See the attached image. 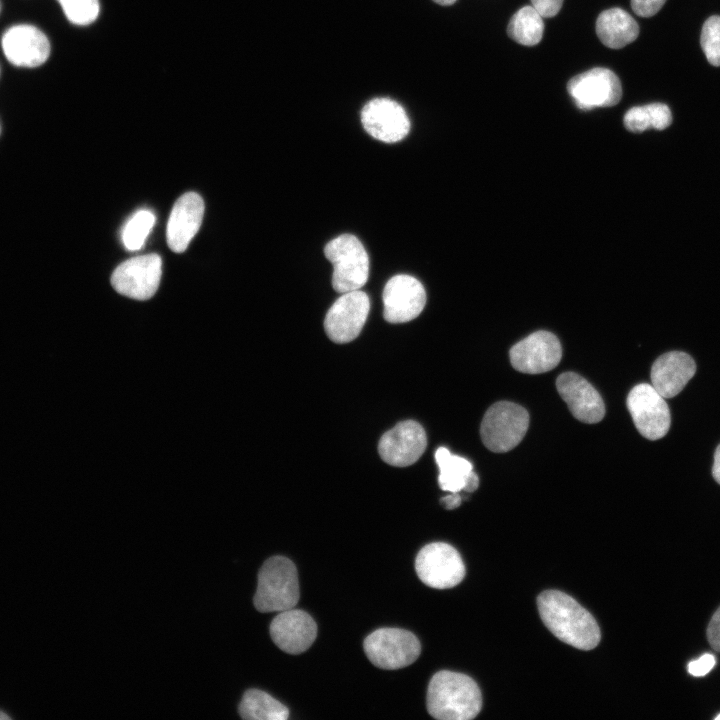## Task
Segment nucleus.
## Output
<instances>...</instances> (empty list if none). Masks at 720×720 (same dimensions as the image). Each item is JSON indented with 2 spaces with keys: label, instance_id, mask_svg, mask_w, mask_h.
Instances as JSON below:
<instances>
[{
  "label": "nucleus",
  "instance_id": "nucleus-1",
  "mask_svg": "<svg viewBox=\"0 0 720 720\" xmlns=\"http://www.w3.org/2000/svg\"><path fill=\"white\" fill-rule=\"evenodd\" d=\"M545 626L562 642L581 650L595 648L601 638L594 617L569 595L547 590L537 598Z\"/></svg>",
  "mask_w": 720,
  "mask_h": 720
},
{
  "label": "nucleus",
  "instance_id": "nucleus-2",
  "mask_svg": "<svg viewBox=\"0 0 720 720\" xmlns=\"http://www.w3.org/2000/svg\"><path fill=\"white\" fill-rule=\"evenodd\" d=\"M428 713L439 720H470L482 707L481 692L467 675L439 671L431 678L426 696Z\"/></svg>",
  "mask_w": 720,
  "mask_h": 720
},
{
  "label": "nucleus",
  "instance_id": "nucleus-3",
  "mask_svg": "<svg viewBox=\"0 0 720 720\" xmlns=\"http://www.w3.org/2000/svg\"><path fill=\"white\" fill-rule=\"evenodd\" d=\"M300 597L297 569L284 556L268 558L258 573L253 603L259 612H281L294 608Z\"/></svg>",
  "mask_w": 720,
  "mask_h": 720
},
{
  "label": "nucleus",
  "instance_id": "nucleus-4",
  "mask_svg": "<svg viewBox=\"0 0 720 720\" xmlns=\"http://www.w3.org/2000/svg\"><path fill=\"white\" fill-rule=\"evenodd\" d=\"M325 257L333 265L332 286L338 293L360 290L369 277V257L352 234H341L324 248Z\"/></svg>",
  "mask_w": 720,
  "mask_h": 720
},
{
  "label": "nucleus",
  "instance_id": "nucleus-5",
  "mask_svg": "<svg viewBox=\"0 0 720 720\" xmlns=\"http://www.w3.org/2000/svg\"><path fill=\"white\" fill-rule=\"evenodd\" d=\"M528 426L529 414L525 408L513 402L500 401L484 414L480 435L486 448L503 453L521 442Z\"/></svg>",
  "mask_w": 720,
  "mask_h": 720
},
{
  "label": "nucleus",
  "instance_id": "nucleus-6",
  "mask_svg": "<svg viewBox=\"0 0 720 720\" xmlns=\"http://www.w3.org/2000/svg\"><path fill=\"white\" fill-rule=\"evenodd\" d=\"M370 662L381 669L395 670L412 664L419 657L421 644L408 630L380 628L369 634L363 643Z\"/></svg>",
  "mask_w": 720,
  "mask_h": 720
},
{
  "label": "nucleus",
  "instance_id": "nucleus-7",
  "mask_svg": "<svg viewBox=\"0 0 720 720\" xmlns=\"http://www.w3.org/2000/svg\"><path fill=\"white\" fill-rule=\"evenodd\" d=\"M419 579L435 589H448L465 576V565L458 551L450 544L434 542L424 546L415 559Z\"/></svg>",
  "mask_w": 720,
  "mask_h": 720
},
{
  "label": "nucleus",
  "instance_id": "nucleus-8",
  "mask_svg": "<svg viewBox=\"0 0 720 720\" xmlns=\"http://www.w3.org/2000/svg\"><path fill=\"white\" fill-rule=\"evenodd\" d=\"M627 408L639 433L649 439L664 437L671 424L665 398L647 383L634 386L626 400Z\"/></svg>",
  "mask_w": 720,
  "mask_h": 720
},
{
  "label": "nucleus",
  "instance_id": "nucleus-9",
  "mask_svg": "<svg viewBox=\"0 0 720 720\" xmlns=\"http://www.w3.org/2000/svg\"><path fill=\"white\" fill-rule=\"evenodd\" d=\"M567 91L581 110L611 107L619 103L622 86L618 76L607 68L596 67L572 77Z\"/></svg>",
  "mask_w": 720,
  "mask_h": 720
},
{
  "label": "nucleus",
  "instance_id": "nucleus-10",
  "mask_svg": "<svg viewBox=\"0 0 720 720\" xmlns=\"http://www.w3.org/2000/svg\"><path fill=\"white\" fill-rule=\"evenodd\" d=\"M162 261L158 254L130 258L121 263L111 276L113 288L120 294L136 300L150 299L157 291Z\"/></svg>",
  "mask_w": 720,
  "mask_h": 720
},
{
  "label": "nucleus",
  "instance_id": "nucleus-11",
  "mask_svg": "<svg viewBox=\"0 0 720 720\" xmlns=\"http://www.w3.org/2000/svg\"><path fill=\"white\" fill-rule=\"evenodd\" d=\"M370 310L368 295L361 290L349 291L332 304L324 319V329L335 343H348L361 332Z\"/></svg>",
  "mask_w": 720,
  "mask_h": 720
},
{
  "label": "nucleus",
  "instance_id": "nucleus-12",
  "mask_svg": "<svg viewBox=\"0 0 720 720\" xmlns=\"http://www.w3.org/2000/svg\"><path fill=\"white\" fill-rule=\"evenodd\" d=\"M383 316L393 324L418 317L426 304V292L419 280L407 274L390 278L383 289Z\"/></svg>",
  "mask_w": 720,
  "mask_h": 720
},
{
  "label": "nucleus",
  "instance_id": "nucleus-13",
  "mask_svg": "<svg viewBox=\"0 0 720 720\" xmlns=\"http://www.w3.org/2000/svg\"><path fill=\"white\" fill-rule=\"evenodd\" d=\"M512 366L519 372L540 374L555 368L562 358L558 338L548 331H537L516 343L509 352Z\"/></svg>",
  "mask_w": 720,
  "mask_h": 720
},
{
  "label": "nucleus",
  "instance_id": "nucleus-14",
  "mask_svg": "<svg viewBox=\"0 0 720 720\" xmlns=\"http://www.w3.org/2000/svg\"><path fill=\"white\" fill-rule=\"evenodd\" d=\"M427 437L416 421L406 420L385 432L378 443L381 459L395 467L414 464L424 453Z\"/></svg>",
  "mask_w": 720,
  "mask_h": 720
},
{
  "label": "nucleus",
  "instance_id": "nucleus-15",
  "mask_svg": "<svg viewBox=\"0 0 720 720\" xmlns=\"http://www.w3.org/2000/svg\"><path fill=\"white\" fill-rule=\"evenodd\" d=\"M361 123L370 136L385 143L398 142L410 131L405 110L389 98H375L365 104Z\"/></svg>",
  "mask_w": 720,
  "mask_h": 720
},
{
  "label": "nucleus",
  "instance_id": "nucleus-16",
  "mask_svg": "<svg viewBox=\"0 0 720 720\" xmlns=\"http://www.w3.org/2000/svg\"><path fill=\"white\" fill-rule=\"evenodd\" d=\"M1 44L7 60L18 67L40 66L50 54L48 38L32 25L12 26L3 34Z\"/></svg>",
  "mask_w": 720,
  "mask_h": 720
},
{
  "label": "nucleus",
  "instance_id": "nucleus-17",
  "mask_svg": "<svg viewBox=\"0 0 720 720\" xmlns=\"http://www.w3.org/2000/svg\"><path fill=\"white\" fill-rule=\"evenodd\" d=\"M270 636L273 642L288 654H300L315 641L317 625L305 611L288 609L279 612L270 624Z\"/></svg>",
  "mask_w": 720,
  "mask_h": 720
},
{
  "label": "nucleus",
  "instance_id": "nucleus-18",
  "mask_svg": "<svg viewBox=\"0 0 720 720\" xmlns=\"http://www.w3.org/2000/svg\"><path fill=\"white\" fill-rule=\"evenodd\" d=\"M556 387L577 420L593 424L603 419L604 402L598 391L582 376L574 372L562 373L556 380Z\"/></svg>",
  "mask_w": 720,
  "mask_h": 720
},
{
  "label": "nucleus",
  "instance_id": "nucleus-19",
  "mask_svg": "<svg viewBox=\"0 0 720 720\" xmlns=\"http://www.w3.org/2000/svg\"><path fill=\"white\" fill-rule=\"evenodd\" d=\"M204 215V202L195 192L180 196L170 213L167 223V244L169 248L182 253L200 228Z\"/></svg>",
  "mask_w": 720,
  "mask_h": 720
},
{
  "label": "nucleus",
  "instance_id": "nucleus-20",
  "mask_svg": "<svg viewBox=\"0 0 720 720\" xmlns=\"http://www.w3.org/2000/svg\"><path fill=\"white\" fill-rule=\"evenodd\" d=\"M696 372L693 358L681 351L667 352L651 367V385L665 399L679 394Z\"/></svg>",
  "mask_w": 720,
  "mask_h": 720
},
{
  "label": "nucleus",
  "instance_id": "nucleus-21",
  "mask_svg": "<svg viewBox=\"0 0 720 720\" xmlns=\"http://www.w3.org/2000/svg\"><path fill=\"white\" fill-rule=\"evenodd\" d=\"M596 33L605 46L611 49H620L638 37L639 26L628 12L616 7L599 14L596 21Z\"/></svg>",
  "mask_w": 720,
  "mask_h": 720
},
{
  "label": "nucleus",
  "instance_id": "nucleus-22",
  "mask_svg": "<svg viewBox=\"0 0 720 720\" xmlns=\"http://www.w3.org/2000/svg\"><path fill=\"white\" fill-rule=\"evenodd\" d=\"M435 460L440 471L438 477L440 488L448 492L464 491L474 473L472 463L463 457L453 455L445 447L436 450Z\"/></svg>",
  "mask_w": 720,
  "mask_h": 720
},
{
  "label": "nucleus",
  "instance_id": "nucleus-23",
  "mask_svg": "<svg viewBox=\"0 0 720 720\" xmlns=\"http://www.w3.org/2000/svg\"><path fill=\"white\" fill-rule=\"evenodd\" d=\"M239 714L248 720H286L289 710L281 702L259 689H249L238 707Z\"/></svg>",
  "mask_w": 720,
  "mask_h": 720
},
{
  "label": "nucleus",
  "instance_id": "nucleus-24",
  "mask_svg": "<svg viewBox=\"0 0 720 720\" xmlns=\"http://www.w3.org/2000/svg\"><path fill=\"white\" fill-rule=\"evenodd\" d=\"M544 22L540 13L531 5L520 8L510 19L507 33L515 42L534 46L543 36Z\"/></svg>",
  "mask_w": 720,
  "mask_h": 720
},
{
  "label": "nucleus",
  "instance_id": "nucleus-25",
  "mask_svg": "<svg viewBox=\"0 0 720 720\" xmlns=\"http://www.w3.org/2000/svg\"><path fill=\"white\" fill-rule=\"evenodd\" d=\"M627 130L639 133L649 128L663 130L672 123L670 108L664 103H651L630 108L624 115Z\"/></svg>",
  "mask_w": 720,
  "mask_h": 720
},
{
  "label": "nucleus",
  "instance_id": "nucleus-26",
  "mask_svg": "<svg viewBox=\"0 0 720 720\" xmlns=\"http://www.w3.org/2000/svg\"><path fill=\"white\" fill-rule=\"evenodd\" d=\"M155 222V216L148 210L138 211L126 224L122 239L126 249L139 250Z\"/></svg>",
  "mask_w": 720,
  "mask_h": 720
},
{
  "label": "nucleus",
  "instance_id": "nucleus-27",
  "mask_svg": "<svg viewBox=\"0 0 720 720\" xmlns=\"http://www.w3.org/2000/svg\"><path fill=\"white\" fill-rule=\"evenodd\" d=\"M67 19L76 25H88L99 14L98 0H57Z\"/></svg>",
  "mask_w": 720,
  "mask_h": 720
},
{
  "label": "nucleus",
  "instance_id": "nucleus-28",
  "mask_svg": "<svg viewBox=\"0 0 720 720\" xmlns=\"http://www.w3.org/2000/svg\"><path fill=\"white\" fill-rule=\"evenodd\" d=\"M700 42L708 62L720 66V16L714 15L705 21Z\"/></svg>",
  "mask_w": 720,
  "mask_h": 720
},
{
  "label": "nucleus",
  "instance_id": "nucleus-29",
  "mask_svg": "<svg viewBox=\"0 0 720 720\" xmlns=\"http://www.w3.org/2000/svg\"><path fill=\"white\" fill-rule=\"evenodd\" d=\"M666 0H631V7L635 14L641 17L655 15Z\"/></svg>",
  "mask_w": 720,
  "mask_h": 720
},
{
  "label": "nucleus",
  "instance_id": "nucleus-30",
  "mask_svg": "<svg viewBox=\"0 0 720 720\" xmlns=\"http://www.w3.org/2000/svg\"><path fill=\"white\" fill-rule=\"evenodd\" d=\"M716 664V659L711 654H704L699 659L688 664V672L696 677L706 675Z\"/></svg>",
  "mask_w": 720,
  "mask_h": 720
},
{
  "label": "nucleus",
  "instance_id": "nucleus-31",
  "mask_svg": "<svg viewBox=\"0 0 720 720\" xmlns=\"http://www.w3.org/2000/svg\"><path fill=\"white\" fill-rule=\"evenodd\" d=\"M563 1L564 0H531V3L543 18H550L558 14Z\"/></svg>",
  "mask_w": 720,
  "mask_h": 720
},
{
  "label": "nucleus",
  "instance_id": "nucleus-32",
  "mask_svg": "<svg viewBox=\"0 0 720 720\" xmlns=\"http://www.w3.org/2000/svg\"><path fill=\"white\" fill-rule=\"evenodd\" d=\"M707 639L711 647L720 653V607L713 614L708 624Z\"/></svg>",
  "mask_w": 720,
  "mask_h": 720
},
{
  "label": "nucleus",
  "instance_id": "nucleus-33",
  "mask_svg": "<svg viewBox=\"0 0 720 720\" xmlns=\"http://www.w3.org/2000/svg\"><path fill=\"white\" fill-rule=\"evenodd\" d=\"M461 500L459 492H450L449 495L441 498L440 502L446 509L452 510L460 506Z\"/></svg>",
  "mask_w": 720,
  "mask_h": 720
},
{
  "label": "nucleus",
  "instance_id": "nucleus-34",
  "mask_svg": "<svg viewBox=\"0 0 720 720\" xmlns=\"http://www.w3.org/2000/svg\"><path fill=\"white\" fill-rule=\"evenodd\" d=\"M712 475L715 481L720 484V444L717 446L714 452Z\"/></svg>",
  "mask_w": 720,
  "mask_h": 720
},
{
  "label": "nucleus",
  "instance_id": "nucleus-35",
  "mask_svg": "<svg viewBox=\"0 0 720 720\" xmlns=\"http://www.w3.org/2000/svg\"><path fill=\"white\" fill-rule=\"evenodd\" d=\"M435 3L441 5V6H450L454 4L457 0H432Z\"/></svg>",
  "mask_w": 720,
  "mask_h": 720
},
{
  "label": "nucleus",
  "instance_id": "nucleus-36",
  "mask_svg": "<svg viewBox=\"0 0 720 720\" xmlns=\"http://www.w3.org/2000/svg\"><path fill=\"white\" fill-rule=\"evenodd\" d=\"M11 719V716L5 711L0 710V720Z\"/></svg>",
  "mask_w": 720,
  "mask_h": 720
},
{
  "label": "nucleus",
  "instance_id": "nucleus-37",
  "mask_svg": "<svg viewBox=\"0 0 720 720\" xmlns=\"http://www.w3.org/2000/svg\"><path fill=\"white\" fill-rule=\"evenodd\" d=\"M717 720H720V714L716 717Z\"/></svg>",
  "mask_w": 720,
  "mask_h": 720
}]
</instances>
